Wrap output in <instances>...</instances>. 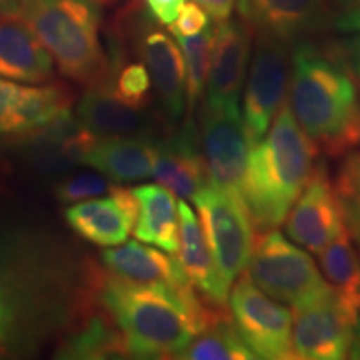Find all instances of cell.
I'll list each match as a JSON object with an SVG mask.
<instances>
[{
    "label": "cell",
    "mask_w": 360,
    "mask_h": 360,
    "mask_svg": "<svg viewBox=\"0 0 360 360\" xmlns=\"http://www.w3.org/2000/svg\"><path fill=\"white\" fill-rule=\"evenodd\" d=\"M77 119L97 137H141L159 142L170 132L146 109L119 101L105 84L89 87L77 105Z\"/></svg>",
    "instance_id": "17"
},
{
    "label": "cell",
    "mask_w": 360,
    "mask_h": 360,
    "mask_svg": "<svg viewBox=\"0 0 360 360\" xmlns=\"http://www.w3.org/2000/svg\"><path fill=\"white\" fill-rule=\"evenodd\" d=\"M209 24V17H207V12L204 8L195 2H187L180 7L179 15L169 25V29L175 39L192 37V35L200 34L202 30L207 29Z\"/></svg>",
    "instance_id": "33"
},
{
    "label": "cell",
    "mask_w": 360,
    "mask_h": 360,
    "mask_svg": "<svg viewBox=\"0 0 360 360\" xmlns=\"http://www.w3.org/2000/svg\"><path fill=\"white\" fill-rule=\"evenodd\" d=\"M323 277L354 314L360 315V247L345 231L319 254Z\"/></svg>",
    "instance_id": "27"
},
{
    "label": "cell",
    "mask_w": 360,
    "mask_h": 360,
    "mask_svg": "<svg viewBox=\"0 0 360 360\" xmlns=\"http://www.w3.org/2000/svg\"><path fill=\"white\" fill-rule=\"evenodd\" d=\"M217 35V24H209L207 29L192 37H177L179 47L186 62V89H187V119H192L193 110L199 103L209 80L210 64Z\"/></svg>",
    "instance_id": "29"
},
{
    "label": "cell",
    "mask_w": 360,
    "mask_h": 360,
    "mask_svg": "<svg viewBox=\"0 0 360 360\" xmlns=\"http://www.w3.org/2000/svg\"><path fill=\"white\" fill-rule=\"evenodd\" d=\"M22 19L62 75L85 87L109 84L112 62L103 51L96 0H30Z\"/></svg>",
    "instance_id": "5"
},
{
    "label": "cell",
    "mask_w": 360,
    "mask_h": 360,
    "mask_svg": "<svg viewBox=\"0 0 360 360\" xmlns=\"http://www.w3.org/2000/svg\"><path fill=\"white\" fill-rule=\"evenodd\" d=\"M238 17L259 34L292 42L321 25L322 0H237Z\"/></svg>",
    "instance_id": "20"
},
{
    "label": "cell",
    "mask_w": 360,
    "mask_h": 360,
    "mask_svg": "<svg viewBox=\"0 0 360 360\" xmlns=\"http://www.w3.org/2000/svg\"><path fill=\"white\" fill-rule=\"evenodd\" d=\"M155 147L154 177L157 182L180 199L192 200L209 184L200 137L192 119H187L179 130L169 132L162 141L155 142Z\"/></svg>",
    "instance_id": "18"
},
{
    "label": "cell",
    "mask_w": 360,
    "mask_h": 360,
    "mask_svg": "<svg viewBox=\"0 0 360 360\" xmlns=\"http://www.w3.org/2000/svg\"><path fill=\"white\" fill-rule=\"evenodd\" d=\"M97 305V304H96ZM94 305V307H96ZM92 307V309H94ZM101 307V305H98ZM92 309L82 321L62 339L60 359H125L130 357L127 344L110 315L102 307V314H92Z\"/></svg>",
    "instance_id": "25"
},
{
    "label": "cell",
    "mask_w": 360,
    "mask_h": 360,
    "mask_svg": "<svg viewBox=\"0 0 360 360\" xmlns=\"http://www.w3.org/2000/svg\"><path fill=\"white\" fill-rule=\"evenodd\" d=\"M101 259L107 272L129 282L174 287L191 283L175 255L172 257L135 240L105 250Z\"/></svg>",
    "instance_id": "23"
},
{
    "label": "cell",
    "mask_w": 360,
    "mask_h": 360,
    "mask_svg": "<svg viewBox=\"0 0 360 360\" xmlns=\"http://www.w3.org/2000/svg\"><path fill=\"white\" fill-rule=\"evenodd\" d=\"M110 92L127 105L146 109L150 97L152 79L143 62H130L114 70L109 84Z\"/></svg>",
    "instance_id": "31"
},
{
    "label": "cell",
    "mask_w": 360,
    "mask_h": 360,
    "mask_svg": "<svg viewBox=\"0 0 360 360\" xmlns=\"http://www.w3.org/2000/svg\"><path fill=\"white\" fill-rule=\"evenodd\" d=\"M115 186L102 174H75L58 179L56 197L62 204L72 205L77 202L96 199L103 193H110Z\"/></svg>",
    "instance_id": "32"
},
{
    "label": "cell",
    "mask_w": 360,
    "mask_h": 360,
    "mask_svg": "<svg viewBox=\"0 0 360 360\" xmlns=\"http://www.w3.org/2000/svg\"><path fill=\"white\" fill-rule=\"evenodd\" d=\"M337 4L344 12L360 11V0H337Z\"/></svg>",
    "instance_id": "41"
},
{
    "label": "cell",
    "mask_w": 360,
    "mask_h": 360,
    "mask_svg": "<svg viewBox=\"0 0 360 360\" xmlns=\"http://www.w3.org/2000/svg\"><path fill=\"white\" fill-rule=\"evenodd\" d=\"M179 359L187 360H250L257 359L233 322L232 314L224 312L207 326L182 350Z\"/></svg>",
    "instance_id": "28"
},
{
    "label": "cell",
    "mask_w": 360,
    "mask_h": 360,
    "mask_svg": "<svg viewBox=\"0 0 360 360\" xmlns=\"http://www.w3.org/2000/svg\"><path fill=\"white\" fill-rule=\"evenodd\" d=\"M292 310L295 359L342 360L349 357L359 315L349 309L330 283Z\"/></svg>",
    "instance_id": "8"
},
{
    "label": "cell",
    "mask_w": 360,
    "mask_h": 360,
    "mask_svg": "<svg viewBox=\"0 0 360 360\" xmlns=\"http://www.w3.org/2000/svg\"><path fill=\"white\" fill-rule=\"evenodd\" d=\"M335 27L342 32L360 34V11H347L335 19Z\"/></svg>",
    "instance_id": "37"
},
{
    "label": "cell",
    "mask_w": 360,
    "mask_h": 360,
    "mask_svg": "<svg viewBox=\"0 0 360 360\" xmlns=\"http://www.w3.org/2000/svg\"><path fill=\"white\" fill-rule=\"evenodd\" d=\"M74 94L62 84L22 85L19 101L13 110L12 135L29 132L70 114Z\"/></svg>",
    "instance_id": "26"
},
{
    "label": "cell",
    "mask_w": 360,
    "mask_h": 360,
    "mask_svg": "<svg viewBox=\"0 0 360 360\" xmlns=\"http://www.w3.org/2000/svg\"><path fill=\"white\" fill-rule=\"evenodd\" d=\"M192 2L199 4V6L219 24V22H225L231 19L237 0H192Z\"/></svg>",
    "instance_id": "36"
},
{
    "label": "cell",
    "mask_w": 360,
    "mask_h": 360,
    "mask_svg": "<svg viewBox=\"0 0 360 360\" xmlns=\"http://www.w3.org/2000/svg\"><path fill=\"white\" fill-rule=\"evenodd\" d=\"M231 312L242 339L257 359L292 360V312L272 300L247 272L237 277Z\"/></svg>",
    "instance_id": "9"
},
{
    "label": "cell",
    "mask_w": 360,
    "mask_h": 360,
    "mask_svg": "<svg viewBox=\"0 0 360 360\" xmlns=\"http://www.w3.org/2000/svg\"><path fill=\"white\" fill-rule=\"evenodd\" d=\"M352 65L357 77H360V39L354 42V56H352Z\"/></svg>",
    "instance_id": "40"
},
{
    "label": "cell",
    "mask_w": 360,
    "mask_h": 360,
    "mask_svg": "<svg viewBox=\"0 0 360 360\" xmlns=\"http://www.w3.org/2000/svg\"><path fill=\"white\" fill-rule=\"evenodd\" d=\"M289 105L319 152L339 157L360 147V101L354 79L309 42L292 52Z\"/></svg>",
    "instance_id": "3"
},
{
    "label": "cell",
    "mask_w": 360,
    "mask_h": 360,
    "mask_svg": "<svg viewBox=\"0 0 360 360\" xmlns=\"http://www.w3.org/2000/svg\"><path fill=\"white\" fill-rule=\"evenodd\" d=\"M135 35V49L150 74L162 110L169 120L180 119L187 107L186 62L182 51L167 32L148 22L147 15L139 24Z\"/></svg>",
    "instance_id": "15"
},
{
    "label": "cell",
    "mask_w": 360,
    "mask_h": 360,
    "mask_svg": "<svg viewBox=\"0 0 360 360\" xmlns=\"http://www.w3.org/2000/svg\"><path fill=\"white\" fill-rule=\"evenodd\" d=\"M317 159L319 148L295 120L289 103H282L269 134L250 147L240 186L242 202L259 232L285 222Z\"/></svg>",
    "instance_id": "4"
},
{
    "label": "cell",
    "mask_w": 360,
    "mask_h": 360,
    "mask_svg": "<svg viewBox=\"0 0 360 360\" xmlns=\"http://www.w3.org/2000/svg\"><path fill=\"white\" fill-rule=\"evenodd\" d=\"M252 37L254 30L242 19L219 22L204 109L240 112L238 101L250 60Z\"/></svg>",
    "instance_id": "14"
},
{
    "label": "cell",
    "mask_w": 360,
    "mask_h": 360,
    "mask_svg": "<svg viewBox=\"0 0 360 360\" xmlns=\"http://www.w3.org/2000/svg\"><path fill=\"white\" fill-rule=\"evenodd\" d=\"M345 231L347 225L334 182L328 177L326 165L319 162L294 209L287 215V237L319 255Z\"/></svg>",
    "instance_id": "12"
},
{
    "label": "cell",
    "mask_w": 360,
    "mask_h": 360,
    "mask_svg": "<svg viewBox=\"0 0 360 360\" xmlns=\"http://www.w3.org/2000/svg\"><path fill=\"white\" fill-rule=\"evenodd\" d=\"M22 85L0 77V134H12L13 110L19 101Z\"/></svg>",
    "instance_id": "34"
},
{
    "label": "cell",
    "mask_w": 360,
    "mask_h": 360,
    "mask_svg": "<svg viewBox=\"0 0 360 360\" xmlns=\"http://www.w3.org/2000/svg\"><path fill=\"white\" fill-rule=\"evenodd\" d=\"M212 250L215 265L229 287L249 265L254 249V225L242 197L207 184L192 199Z\"/></svg>",
    "instance_id": "7"
},
{
    "label": "cell",
    "mask_w": 360,
    "mask_h": 360,
    "mask_svg": "<svg viewBox=\"0 0 360 360\" xmlns=\"http://www.w3.org/2000/svg\"><path fill=\"white\" fill-rule=\"evenodd\" d=\"M139 200L135 237L175 254L179 247V210L174 193L164 186L147 184L132 188Z\"/></svg>",
    "instance_id": "24"
},
{
    "label": "cell",
    "mask_w": 360,
    "mask_h": 360,
    "mask_svg": "<svg viewBox=\"0 0 360 360\" xmlns=\"http://www.w3.org/2000/svg\"><path fill=\"white\" fill-rule=\"evenodd\" d=\"M17 152L29 169L49 179H62L77 165L97 141V135L72 114L29 132L15 134Z\"/></svg>",
    "instance_id": "11"
},
{
    "label": "cell",
    "mask_w": 360,
    "mask_h": 360,
    "mask_svg": "<svg viewBox=\"0 0 360 360\" xmlns=\"http://www.w3.org/2000/svg\"><path fill=\"white\" fill-rule=\"evenodd\" d=\"M139 219L134 191L115 186L107 199H89L67 207L65 220L74 232L98 247H117L127 240Z\"/></svg>",
    "instance_id": "16"
},
{
    "label": "cell",
    "mask_w": 360,
    "mask_h": 360,
    "mask_svg": "<svg viewBox=\"0 0 360 360\" xmlns=\"http://www.w3.org/2000/svg\"><path fill=\"white\" fill-rule=\"evenodd\" d=\"M347 359H360V315L354 326L352 332V340H350L349 347V357Z\"/></svg>",
    "instance_id": "39"
},
{
    "label": "cell",
    "mask_w": 360,
    "mask_h": 360,
    "mask_svg": "<svg viewBox=\"0 0 360 360\" xmlns=\"http://www.w3.org/2000/svg\"><path fill=\"white\" fill-rule=\"evenodd\" d=\"M30 0H0V15L22 17Z\"/></svg>",
    "instance_id": "38"
},
{
    "label": "cell",
    "mask_w": 360,
    "mask_h": 360,
    "mask_svg": "<svg viewBox=\"0 0 360 360\" xmlns=\"http://www.w3.org/2000/svg\"><path fill=\"white\" fill-rule=\"evenodd\" d=\"M334 188L350 237L360 247V150L349 152L337 172Z\"/></svg>",
    "instance_id": "30"
},
{
    "label": "cell",
    "mask_w": 360,
    "mask_h": 360,
    "mask_svg": "<svg viewBox=\"0 0 360 360\" xmlns=\"http://www.w3.org/2000/svg\"><path fill=\"white\" fill-rule=\"evenodd\" d=\"M97 274L39 233L0 229V360L69 334L97 304Z\"/></svg>",
    "instance_id": "1"
},
{
    "label": "cell",
    "mask_w": 360,
    "mask_h": 360,
    "mask_svg": "<svg viewBox=\"0 0 360 360\" xmlns=\"http://www.w3.org/2000/svg\"><path fill=\"white\" fill-rule=\"evenodd\" d=\"M157 147L141 137H97L85 155L84 165L115 184L141 182L154 177Z\"/></svg>",
    "instance_id": "22"
},
{
    "label": "cell",
    "mask_w": 360,
    "mask_h": 360,
    "mask_svg": "<svg viewBox=\"0 0 360 360\" xmlns=\"http://www.w3.org/2000/svg\"><path fill=\"white\" fill-rule=\"evenodd\" d=\"M249 276L265 294L297 307L327 285L317 264L276 229L254 238Z\"/></svg>",
    "instance_id": "6"
},
{
    "label": "cell",
    "mask_w": 360,
    "mask_h": 360,
    "mask_svg": "<svg viewBox=\"0 0 360 360\" xmlns=\"http://www.w3.org/2000/svg\"><path fill=\"white\" fill-rule=\"evenodd\" d=\"M97 304L122 332L134 359H179L182 350L220 314L217 304L186 285H146L98 272Z\"/></svg>",
    "instance_id": "2"
},
{
    "label": "cell",
    "mask_w": 360,
    "mask_h": 360,
    "mask_svg": "<svg viewBox=\"0 0 360 360\" xmlns=\"http://www.w3.org/2000/svg\"><path fill=\"white\" fill-rule=\"evenodd\" d=\"M148 11L157 22L164 25H170L179 15L180 7L184 6V0H146Z\"/></svg>",
    "instance_id": "35"
},
{
    "label": "cell",
    "mask_w": 360,
    "mask_h": 360,
    "mask_svg": "<svg viewBox=\"0 0 360 360\" xmlns=\"http://www.w3.org/2000/svg\"><path fill=\"white\" fill-rule=\"evenodd\" d=\"M289 56L285 42L272 35L259 34L245 82L244 122L250 147L262 141L282 107L289 87Z\"/></svg>",
    "instance_id": "10"
},
{
    "label": "cell",
    "mask_w": 360,
    "mask_h": 360,
    "mask_svg": "<svg viewBox=\"0 0 360 360\" xmlns=\"http://www.w3.org/2000/svg\"><path fill=\"white\" fill-rule=\"evenodd\" d=\"M179 247L175 252L180 267L188 282L207 299L217 304L227 302L231 287L224 282L205 232L199 224L192 207L186 200H179Z\"/></svg>",
    "instance_id": "19"
},
{
    "label": "cell",
    "mask_w": 360,
    "mask_h": 360,
    "mask_svg": "<svg viewBox=\"0 0 360 360\" xmlns=\"http://www.w3.org/2000/svg\"><path fill=\"white\" fill-rule=\"evenodd\" d=\"M53 60L22 17L0 15V77L44 84L52 79Z\"/></svg>",
    "instance_id": "21"
},
{
    "label": "cell",
    "mask_w": 360,
    "mask_h": 360,
    "mask_svg": "<svg viewBox=\"0 0 360 360\" xmlns=\"http://www.w3.org/2000/svg\"><path fill=\"white\" fill-rule=\"evenodd\" d=\"M199 137L209 182L240 195L250 152L240 112L209 110L202 107Z\"/></svg>",
    "instance_id": "13"
}]
</instances>
